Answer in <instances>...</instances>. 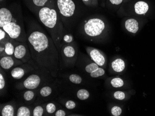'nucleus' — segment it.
Segmentation results:
<instances>
[{
    "label": "nucleus",
    "mask_w": 155,
    "mask_h": 116,
    "mask_svg": "<svg viewBox=\"0 0 155 116\" xmlns=\"http://www.w3.org/2000/svg\"><path fill=\"white\" fill-rule=\"evenodd\" d=\"M28 44L32 59L39 68L56 77L60 70L59 50L51 37L38 25H31L27 33Z\"/></svg>",
    "instance_id": "1"
},
{
    "label": "nucleus",
    "mask_w": 155,
    "mask_h": 116,
    "mask_svg": "<svg viewBox=\"0 0 155 116\" xmlns=\"http://www.w3.org/2000/svg\"><path fill=\"white\" fill-rule=\"evenodd\" d=\"M0 28L3 29L12 39L27 42L22 9L17 3L0 9Z\"/></svg>",
    "instance_id": "2"
},
{
    "label": "nucleus",
    "mask_w": 155,
    "mask_h": 116,
    "mask_svg": "<svg viewBox=\"0 0 155 116\" xmlns=\"http://www.w3.org/2000/svg\"><path fill=\"white\" fill-rule=\"evenodd\" d=\"M35 14L47 28L58 50L61 51L64 30L63 22L57 8L43 7Z\"/></svg>",
    "instance_id": "3"
},
{
    "label": "nucleus",
    "mask_w": 155,
    "mask_h": 116,
    "mask_svg": "<svg viewBox=\"0 0 155 116\" xmlns=\"http://www.w3.org/2000/svg\"><path fill=\"white\" fill-rule=\"evenodd\" d=\"M105 26L103 20L100 18H91L84 26V33L90 37H97L103 33Z\"/></svg>",
    "instance_id": "4"
},
{
    "label": "nucleus",
    "mask_w": 155,
    "mask_h": 116,
    "mask_svg": "<svg viewBox=\"0 0 155 116\" xmlns=\"http://www.w3.org/2000/svg\"><path fill=\"white\" fill-rule=\"evenodd\" d=\"M56 6L63 22L74 14L76 6L73 0H55Z\"/></svg>",
    "instance_id": "5"
},
{
    "label": "nucleus",
    "mask_w": 155,
    "mask_h": 116,
    "mask_svg": "<svg viewBox=\"0 0 155 116\" xmlns=\"http://www.w3.org/2000/svg\"><path fill=\"white\" fill-rule=\"evenodd\" d=\"M15 52L14 57L23 63L28 62L32 59L30 50L27 42H22L14 39Z\"/></svg>",
    "instance_id": "6"
},
{
    "label": "nucleus",
    "mask_w": 155,
    "mask_h": 116,
    "mask_svg": "<svg viewBox=\"0 0 155 116\" xmlns=\"http://www.w3.org/2000/svg\"><path fill=\"white\" fill-rule=\"evenodd\" d=\"M28 8L35 14L43 7L56 8L55 0H24Z\"/></svg>",
    "instance_id": "7"
},
{
    "label": "nucleus",
    "mask_w": 155,
    "mask_h": 116,
    "mask_svg": "<svg viewBox=\"0 0 155 116\" xmlns=\"http://www.w3.org/2000/svg\"><path fill=\"white\" fill-rule=\"evenodd\" d=\"M23 62L14 56L5 55L1 56L0 59V65L2 69L4 70H8L12 67H15L23 64Z\"/></svg>",
    "instance_id": "8"
},
{
    "label": "nucleus",
    "mask_w": 155,
    "mask_h": 116,
    "mask_svg": "<svg viewBox=\"0 0 155 116\" xmlns=\"http://www.w3.org/2000/svg\"><path fill=\"white\" fill-rule=\"evenodd\" d=\"M87 52L94 61L99 66H103L105 63V59L103 53L100 50L94 48L87 47Z\"/></svg>",
    "instance_id": "9"
},
{
    "label": "nucleus",
    "mask_w": 155,
    "mask_h": 116,
    "mask_svg": "<svg viewBox=\"0 0 155 116\" xmlns=\"http://www.w3.org/2000/svg\"><path fill=\"white\" fill-rule=\"evenodd\" d=\"M41 81V78L38 75L32 74L24 80L22 86L28 89H35L39 86Z\"/></svg>",
    "instance_id": "10"
},
{
    "label": "nucleus",
    "mask_w": 155,
    "mask_h": 116,
    "mask_svg": "<svg viewBox=\"0 0 155 116\" xmlns=\"http://www.w3.org/2000/svg\"><path fill=\"white\" fill-rule=\"evenodd\" d=\"M61 51L62 57L67 58H73L76 53L74 48L70 44L63 45L61 47Z\"/></svg>",
    "instance_id": "11"
},
{
    "label": "nucleus",
    "mask_w": 155,
    "mask_h": 116,
    "mask_svg": "<svg viewBox=\"0 0 155 116\" xmlns=\"http://www.w3.org/2000/svg\"><path fill=\"white\" fill-rule=\"evenodd\" d=\"M28 69H26L23 67H15L12 69L11 71V75L15 79L19 80L22 78L26 73L28 71Z\"/></svg>",
    "instance_id": "12"
},
{
    "label": "nucleus",
    "mask_w": 155,
    "mask_h": 116,
    "mask_svg": "<svg viewBox=\"0 0 155 116\" xmlns=\"http://www.w3.org/2000/svg\"><path fill=\"white\" fill-rule=\"evenodd\" d=\"M125 27L128 32L136 33L138 30V22L134 19H128L125 21Z\"/></svg>",
    "instance_id": "13"
},
{
    "label": "nucleus",
    "mask_w": 155,
    "mask_h": 116,
    "mask_svg": "<svg viewBox=\"0 0 155 116\" xmlns=\"http://www.w3.org/2000/svg\"><path fill=\"white\" fill-rule=\"evenodd\" d=\"M135 10L138 14H144L147 13L149 9V6L146 2L143 1H139L135 5Z\"/></svg>",
    "instance_id": "14"
},
{
    "label": "nucleus",
    "mask_w": 155,
    "mask_h": 116,
    "mask_svg": "<svg viewBox=\"0 0 155 116\" xmlns=\"http://www.w3.org/2000/svg\"><path fill=\"white\" fill-rule=\"evenodd\" d=\"M111 67L115 71L121 72L125 68V64L124 61L121 59H117L112 62Z\"/></svg>",
    "instance_id": "15"
},
{
    "label": "nucleus",
    "mask_w": 155,
    "mask_h": 116,
    "mask_svg": "<svg viewBox=\"0 0 155 116\" xmlns=\"http://www.w3.org/2000/svg\"><path fill=\"white\" fill-rule=\"evenodd\" d=\"M1 116H15V109L11 105H6L1 109Z\"/></svg>",
    "instance_id": "16"
},
{
    "label": "nucleus",
    "mask_w": 155,
    "mask_h": 116,
    "mask_svg": "<svg viewBox=\"0 0 155 116\" xmlns=\"http://www.w3.org/2000/svg\"><path fill=\"white\" fill-rule=\"evenodd\" d=\"M14 52L15 44L14 43V39H12L5 44V55L14 56Z\"/></svg>",
    "instance_id": "17"
},
{
    "label": "nucleus",
    "mask_w": 155,
    "mask_h": 116,
    "mask_svg": "<svg viewBox=\"0 0 155 116\" xmlns=\"http://www.w3.org/2000/svg\"><path fill=\"white\" fill-rule=\"evenodd\" d=\"M12 38L7 32H5L2 28H0V44L5 45Z\"/></svg>",
    "instance_id": "18"
},
{
    "label": "nucleus",
    "mask_w": 155,
    "mask_h": 116,
    "mask_svg": "<svg viewBox=\"0 0 155 116\" xmlns=\"http://www.w3.org/2000/svg\"><path fill=\"white\" fill-rule=\"evenodd\" d=\"M17 116H30L31 112L30 109L26 106H22L19 107L17 111Z\"/></svg>",
    "instance_id": "19"
},
{
    "label": "nucleus",
    "mask_w": 155,
    "mask_h": 116,
    "mask_svg": "<svg viewBox=\"0 0 155 116\" xmlns=\"http://www.w3.org/2000/svg\"><path fill=\"white\" fill-rule=\"evenodd\" d=\"M77 96L78 99L81 100H86L89 97V92L84 89L79 90L77 93Z\"/></svg>",
    "instance_id": "20"
},
{
    "label": "nucleus",
    "mask_w": 155,
    "mask_h": 116,
    "mask_svg": "<svg viewBox=\"0 0 155 116\" xmlns=\"http://www.w3.org/2000/svg\"><path fill=\"white\" fill-rule=\"evenodd\" d=\"M52 92V88L50 86H45L41 88L40 93L42 97H48L51 94Z\"/></svg>",
    "instance_id": "21"
},
{
    "label": "nucleus",
    "mask_w": 155,
    "mask_h": 116,
    "mask_svg": "<svg viewBox=\"0 0 155 116\" xmlns=\"http://www.w3.org/2000/svg\"><path fill=\"white\" fill-rule=\"evenodd\" d=\"M110 83L112 86L114 87H120L124 85V81L123 80L119 78H115L113 79L110 81Z\"/></svg>",
    "instance_id": "22"
},
{
    "label": "nucleus",
    "mask_w": 155,
    "mask_h": 116,
    "mask_svg": "<svg viewBox=\"0 0 155 116\" xmlns=\"http://www.w3.org/2000/svg\"><path fill=\"white\" fill-rule=\"evenodd\" d=\"M69 79L71 82L76 84H79L82 82L81 77L77 74H71Z\"/></svg>",
    "instance_id": "23"
},
{
    "label": "nucleus",
    "mask_w": 155,
    "mask_h": 116,
    "mask_svg": "<svg viewBox=\"0 0 155 116\" xmlns=\"http://www.w3.org/2000/svg\"><path fill=\"white\" fill-rule=\"evenodd\" d=\"M104 73H105L104 70L102 67H99L97 70L91 73L90 74V76L91 77L97 78L103 76Z\"/></svg>",
    "instance_id": "24"
},
{
    "label": "nucleus",
    "mask_w": 155,
    "mask_h": 116,
    "mask_svg": "<svg viewBox=\"0 0 155 116\" xmlns=\"http://www.w3.org/2000/svg\"><path fill=\"white\" fill-rule=\"evenodd\" d=\"M100 67L99 66L95 63H92L89 64L87 65L85 67V70L88 73L91 74V73L97 70L98 67Z\"/></svg>",
    "instance_id": "25"
},
{
    "label": "nucleus",
    "mask_w": 155,
    "mask_h": 116,
    "mask_svg": "<svg viewBox=\"0 0 155 116\" xmlns=\"http://www.w3.org/2000/svg\"><path fill=\"white\" fill-rule=\"evenodd\" d=\"M35 92L32 90H28L23 94V98L26 101H29L32 100L35 97Z\"/></svg>",
    "instance_id": "26"
},
{
    "label": "nucleus",
    "mask_w": 155,
    "mask_h": 116,
    "mask_svg": "<svg viewBox=\"0 0 155 116\" xmlns=\"http://www.w3.org/2000/svg\"><path fill=\"white\" fill-rule=\"evenodd\" d=\"M74 40L73 36L70 34H67L64 35L62 40V46L63 45V44H68L72 43Z\"/></svg>",
    "instance_id": "27"
},
{
    "label": "nucleus",
    "mask_w": 155,
    "mask_h": 116,
    "mask_svg": "<svg viewBox=\"0 0 155 116\" xmlns=\"http://www.w3.org/2000/svg\"><path fill=\"white\" fill-rule=\"evenodd\" d=\"M44 113V109L43 107L40 105L36 106L34 109L33 112V116H42Z\"/></svg>",
    "instance_id": "28"
},
{
    "label": "nucleus",
    "mask_w": 155,
    "mask_h": 116,
    "mask_svg": "<svg viewBox=\"0 0 155 116\" xmlns=\"http://www.w3.org/2000/svg\"><path fill=\"white\" fill-rule=\"evenodd\" d=\"M46 111L49 114H53L55 111L56 107L54 104L50 103L46 105Z\"/></svg>",
    "instance_id": "29"
},
{
    "label": "nucleus",
    "mask_w": 155,
    "mask_h": 116,
    "mask_svg": "<svg viewBox=\"0 0 155 116\" xmlns=\"http://www.w3.org/2000/svg\"><path fill=\"white\" fill-rule=\"evenodd\" d=\"M1 74H0V89L1 91L4 89L6 86V80H5V77L4 74H2V69L1 70Z\"/></svg>",
    "instance_id": "30"
},
{
    "label": "nucleus",
    "mask_w": 155,
    "mask_h": 116,
    "mask_svg": "<svg viewBox=\"0 0 155 116\" xmlns=\"http://www.w3.org/2000/svg\"><path fill=\"white\" fill-rule=\"evenodd\" d=\"M111 114L114 116H118L122 113V109L120 107L115 106L112 107L111 110Z\"/></svg>",
    "instance_id": "31"
},
{
    "label": "nucleus",
    "mask_w": 155,
    "mask_h": 116,
    "mask_svg": "<svg viewBox=\"0 0 155 116\" xmlns=\"http://www.w3.org/2000/svg\"><path fill=\"white\" fill-rule=\"evenodd\" d=\"M114 97L118 100H123L125 99V95L123 92L117 91L114 93Z\"/></svg>",
    "instance_id": "32"
},
{
    "label": "nucleus",
    "mask_w": 155,
    "mask_h": 116,
    "mask_svg": "<svg viewBox=\"0 0 155 116\" xmlns=\"http://www.w3.org/2000/svg\"><path fill=\"white\" fill-rule=\"evenodd\" d=\"M83 3L87 6H95L97 4V0H82Z\"/></svg>",
    "instance_id": "33"
},
{
    "label": "nucleus",
    "mask_w": 155,
    "mask_h": 116,
    "mask_svg": "<svg viewBox=\"0 0 155 116\" xmlns=\"http://www.w3.org/2000/svg\"><path fill=\"white\" fill-rule=\"evenodd\" d=\"M66 108L68 110H72L75 107L76 104L74 101L72 100H68L66 102L65 104Z\"/></svg>",
    "instance_id": "34"
},
{
    "label": "nucleus",
    "mask_w": 155,
    "mask_h": 116,
    "mask_svg": "<svg viewBox=\"0 0 155 116\" xmlns=\"http://www.w3.org/2000/svg\"><path fill=\"white\" fill-rule=\"evenodd\" d=\"M66 113L65 111L63 110H59L56 112L55 114V116H66Z\"/></svg>",
    "instance_id": "35"
},
{
    "label": "nucleus",
    "mask_w": 155,
    "mask_h": 116,
    "mask_svg": "<svg viewBox=\"0 0 155 116\" xmlns=\"http://www.w3.org/2000/svg\"><path fill=\"white\" fill-rule=\"evenodd\" d=\"M110 3L114 5H119L122 2L123 0H110Z\"/></svg>",
    "instance_id": "36"
},
{
    "label": "nucleus",
    "mask_w": 155,
    "mask_h": 116,
    "mask_svg": "<svg viewBox=\"0 0 155 116\" xmlns=\"http://www.w3.org/2000/svg\"><path fill=\"white\" fill-rule=\"evenodd\" d=\"M3 1V0H1V1Z\"/></svg>",
    "instance_id": "37"
}]
</instances>
